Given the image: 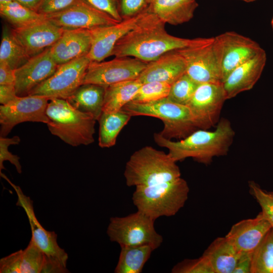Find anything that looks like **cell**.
<instances>
[{
    "label": "cell",
    "mask_w": 273,
    "mask_h": 273,
    "mask_svg": "<svg viewBox=\"0 0 273 273\" xmlns=\"http://www.w3.org/2000/svg\"><path fill=\"white\" fill-rule=\"evenodd\" d=\"M0 14L14 28L23 27L46 19V16L38 13L16 1L0 6Z\"/></svg>",
    "instance_id": "31"
},
{
    "label": "cell",
    "mask_w": 273,
    "mask_h": 273,
    "mask_svg": "<svg viewBox=\"0 0 273 273\" xmlns=\"http://www.w3.org/2000/svg\"><path fill=\"white\" fill-rule=\"evenodd\" d=\"M198 84L185 73L171 85L167 98L174 103L188 105Z\"/></svg>",
    "instance_id": "33"
},
{
    "label": "cell",
    "mask_w": 273,
    "mask_h": 273,
    "mask_svg": "<svg viewBox=\"0 0 273 273\" xmlns=\"http://www.w3.org/2000/svg\"><path fill=\"white\" fill-rule=\"evenodd\" d=\"M91 42L89 29H64L60 38L51 47L52 57L60 65L87 56Z\"/></svg>",
    "instance_id": "21"
},
{
    "label": "cell",
    "mask_w": 273,
    "mask_h": 273,
    "mask_svg": "<svg viewBox=\"0 0 273 273\" xmlns=\"http://www.w3.org/2000/svg\"><path fill=\"white\" fill-rule=\"evenodd\" d=\"M31 238L30 241L44 255L66 267L68 254L57 243V235L54 231L45 230L37 222L30 225Z\"/></svg>",
    "instance_id": "28"
},
{
    "label": "cell",
    "mask_w": 273,
    "mask_h": 273,
    "mask_svg": "<svg viewBox=\"0 0 273 273\" xmlns=\"http://www.w3.org/2000/svg\"><path fill=\"white\" fill-rule=\"evenodd\" d=\"M20 142V138L17 135L10 138L0 136V173H2L3 169H6L3 165L5 161H8L14 165L18 173L20 174L22 173V167L19 161L20 157L13 154L8 150V147L10 145H18Z\"/></svg>",
    "instance_id": "37"
},
{
    "label": "cell",
    "mask_w": 273,
    "mask_h": 273,
    "mask_svg": "<svg viewBox=\"0 0 273 273\" xmlns=\"http://www.w3.org/2000/svg\"><path fill=\"white\" fill-rule=\"evenodd\" d=\"M142 83L138 79L123 81L105 87L103 112H117L131 102Z\"/></svg>",
    "instance_id": "26"
},
{
    "label": "cell",
    "mask_w": 273,
    "mask_h": 273,
    "mask_svg": "<svg viewBox=\"0 0 273 273\" xmlns=\"http://www.w3.org/2000/svg\"><path fill=\"white\" fill-rule=\"evenodd\" d=\"M249 192L261 208L262 215L271 226L273 231V192L262 190L253 181L249 182Z\"/></svg>",
    "instance_id": "35"
},
{
    "label": "cell",
    "mask_w": 273,
    "mask_h": 273,
    "mask_svg": "<svg viewBox=\"0 0 273 273\" xmlns=\"http://www.w3.org/2000/svg\"><path fill=\"white\" fill-rule=\"evenodd\" d=\"M235 132L230 122L220 120L214 130L198 129L187 137L173 141L155 133V142L168 150V154L176 162L187 158L203 164H209L213 158L226 155L233 142Z\"/></svg>",
    "instance_id": "2"
},
{
    "label": "cell",
    "mask_w": 273,
    "mask_h": 273,
    "mask_svg": "<svg viewBox=\"0 0 273 273\" xmlns=\"http://www.w3.org/2000/svg\"><path fill=\"white\" fill-rule=\"evenodd\" d=\"M240 1H242L246 3H251V2H253L254 1H256L257 0H240Z\"/></svg>",
    "instance_id": "46"
},
{
    "label": "cell",
    "mask_w": 273,
    "mask_h": 273,
    "mask_svg": "<svg viewBox=\"0 0 273 273\" xmlns=\"http://www.w3.org/2000/svg\"><path fill=\"white\" fill-rule=\"evenodd\" d=\"M271 229L261 212L253 218L234 224L225 236L240 252H254Z\"/></svg>",
    "instance_id": "19"
},
{
    "label": "cell",
    "mask_w": 273,
    "mask_h": 273,
    "mask_svg": "<svg viewBox=\"0 0 273 273\" xmlns=\"http://www.w3.org/2000/svg\"><path fill=\"white\" fill-rule=\"evenodd\" d=\"M154 249L149 245L121 247L115 273H141Z\"/></svg>",
    "instance_id": "29"
},
{
    "label": "cell",
    "mask_w": 273,
    "mask_h": 273,
    "mask_svg": "<svg viewBox=\"0 0 273 273\" xmlns=\"http://www.w3.org/2000/svg\"><path fill=\"white\" fill-rule=\"evenodd\" d=\"M186 72L183 57L176 51L167 52L147 63L137 78L142 83L158 81L171 85Z\"/></svg>",
    "instance_id": "20"
},
{
    "label": "cell",
    "mask_w": 273,
    "mask_h": 273,
    "mask_svg": "<svg viewBox=\"0 0 273 273\" xmlns=\"http://www.w3.org/2000/svg\"><path fill=\"white\" fill-rule=\"evenodd\" d=\"M196 0H147V8L165 24L177 25L194 17Z\"/></svg>",
    "instance_id": "23"
},
{
    "label": "cell",
    "mask_w": 273,
    "mask_h": 273,
    "mask_svg": "<svg viewBox=\"0 0 273 273\" xmlns=\"http://www.w3.org/2000/svg\"><path fill=\"white\" fill-rule=\"evenodd\" d=\"M172 273H214L208 259L204 255L196 259H185L172 268Z\"/></svg>",
    "instance_id": "36"
},
{
    "label": "cell",
    "mask_w": 273,
    "mask_h": 273,
    "mask_svg": "<svg viewBox=\"0 0 273 273\" xmlns=\"http://www.w3.org/2000/svg\"><path fill=\"white\" fill-rule=\"evenodd\" d=\"M124 176L127 186L136 187L172 181L180 177L181 173L168 153L147 146L131 155Z\"/></svg>",
    "instance_id": "4"
},
{
    "label": "cell",
    "mask_w": 273,
    "mask_h": 273,
    "mask_svg": "<svg viewBox=\"0 0 273 273\" xmlns=\"http://www.w3.org/2000/svg\"><path fill=\"white\" fill-rule=\"evenodd\" d=\"M15 70L5 63H0V85L15 84Z\"/></svg>",
    "instance_id": "43"
},
{
    "label": "cell",
    "mask_w": 273,
    "mask_h": 273,
    "mask_svg": "<svg viewBox=\"0 0 273 273\" xmlns=\"http://www.w3.org/2000/svg\"><path fill=\"white\" fill-rule=\"evenodd\" d=\"M216 36L222 46V83L234 69L262 49L255 41L235 31H226Z\"/></svg>",
    "instance_id": "17"
},
{
    "label": "cell",
    "mask_w": 273,
    "mask_h": 273,
    "mask_svg": "<svg viewBox=\"0 0 273 273\" xmlns=\"http://www.w3.org/2000/svg\"><path fill=\"white\" fill-rule=\"evenodd\" d=\"M118 2L122 19L138 15L147 7V0H118Z\"/></svg>",
    "instance_id": "38"
},
{
    "label": "cell",
    "mask_w": 273,
    "mask_h": 273,
    "mask_svg": "<svg viewBox=\"0 0 273 273\" xmlns=\"http://www.w3.org/2000/svg\"><path fill=\"white\" fill-rule=\"evenodd\" d=\"M16 0H0V6H4L9 4Z\"/></svg>",
    "instance_id": "45"
},
{
    "label": "cell",
    "mask_w": 273,
    "mask_h": 273,
    "mask_svg": "<svg viewBox=\"0 0 273 273\" xmlns=\"http://www.w3.org/2000/svg\"><path fill=\"white\" fill-rule=\"evenodd\" d=\"M145 10L115 24L89 29L91 48L87 56L91 62H101L112 56L116 43L136 26L143 16Z\"/></svg>",
    "instance_id": "15"
},
{
    "label": "cell",
    "mask_w": 273,
    "mask_h": 273,
    "mask_svg": "<svg viewBox=\"0 0 273 273\" xmlns=\"http://www.w3.org/2000/svg\"><path fill=\"white\" fill-rule=\"evenodd\" d=\"M29 58L14 37L11 29L7 25L4 26L0 46V63L6 64L15 70Z\"/></svg>",
    "instance_id": "30"
},
{
    "label": "cell",
    "mask_w": 273,
    "mask_h": 273,
    "mask_svg": "<svg viewBox=\"0 0 273 273\" xmlns=\"http://www.w3.org/2000/svg\"><path fill=\"white\" fill-rule=\"evenodd\" d=\"M226 100L222 83H203L198 85L187 106L199 129H208L217 123Z\"/></svg>",
    "instance_id": "12"
},
{
    "label": "cell",
    "mask_w": 273,
    "mask_h": 273,
    "mask_svg": "<svg viewBox=\"0 0 273 273\" xmlns=\"http://www.w3.org/2000/svg\"><path fill=\"white\" fill-rule=\"evenodd\" d=\"M15 84L0 85V103L5 105L17 97Z\"/></svg>",
    "instance_id": "42"
},
{
    "label": "cell",
    "mask_w": 273,
    "mask_h": 273,
    "mask_svg": "<svg viewBox=\"0 0 273 273\" xmlns=\"http://www.w3.org/2000/svg\"><path fill=\"white\" fill-rule=\"evenodd\" d=\"M253 252H241L233 273H251Z\"/></svg>",
    "instance_id": "41"
},
{
    "label": "cell",
    "mask_w": 273,
    "mask_h": 273,
    "mask_svg": "<svg viewBox=\"0 0 273 273\" xmlns=\"http://www.w3.org/2000/svg\"><path fill=\"white\" fill-rule=\"evenodd\" d=\"M12 34L29 58L52 47L60 38L64 29L45 19L18 28H12Z\"/></svg>",
    "instance_id": "16"
},
{
    "label": "cell",
    "mask_w": 273,
    "mask_h": 273,
    "mask_svg": "<svg viewBox=\"0 0 273 273\" xmlns=\"http://www.w3.org/2000/svg\"><path fill=\"white\" fill-rule=\"evenodd\" d=\"M51 133L73 147L87 146L94 142L95 125L97 121L91 113L73 107L67 100H50L47 109Z\"/></svg>",
    "instance_id": "3"
},
{
    "label": "cell",
    "mask_w": 273,
    "mask_h": 273,
    "mask_svg": "<svg viewBox=\"0 0 273 273\" xmlns=\"http://www.w3.org/2000/svg\"><path fill=\"white\" fill-rule=\"evenodd\" d=\"M76 0H43L36 12L48 15L56 13L70 7Z\"/></svg>",
    "instance_id": "40"
},
{
    "label": "cell",
    "mask_w": 273,
    "mask_h": 273,
    "mask_svg": "<svg viewBox=\"0 0 273 273\" xmlns=\"http://www.w3.org/2000/svg\"><path fill=\"white\" fill-rule=\"evenodd\" d=\"M148 63L130 57H115L104 62H91L83 84H94L106 87L117 82L135 79Z\"/></svg>",
    "instance_id": "11"
},
{
    "label": "cell",
    "mask_w": 273,
    "mask_h": 273,
    "mask_svg": "<svg viewBox=\"0 0 273 273\" xmlns=\"http://www.w3.org/2000/svg\"><path fill=\"white\" fill-rule=\"evenodd\" d=\"M48 257L32 242L0 260L1 273L43 272Z\"/></svg>",
    "instance_id": "22"
},
{
    "label": "cell",
    "mask_w": 273,
    "mask_h": 273,
    "mask_svg": "<svg viewBox=\"0 0 273 273\" xmlns=\"http://www.w3.org/2000/svg\"><path fill=\"white\" fill-rule=\"evenodd\" d=\"M92 7L110 16L118 22L123 19L120 14L118 0H83Z\"/></svg>",
    "instance_id": "39"
},
{
    "label": "cell",
    "mask_w": 273,
    "mask_h": 273,
    "mask_svg": "<svg viewBox=\"0 0 273 273\" xmlns=\"http://www.w3.org/2000/svg\"><path fill=\"white\" fill-rule=\"evenodd\" d=\"M105 87L94 84H83L67 100L76 109L93 114L98 120L103 112Z\"/></svg>",
    "instance_id": "25"
},
{
    "label": "cell",
    "mask_w": 273,
    "mask_h": 273,
    "mask_svg": "<svg viewBox=\"0 0 273 273\" xmlns=\"http://www.w3.org/2000/svg\"><path fill=\"white\" fill-rule=\"evenodd\" d=\"M131 117L121 110L111 113L102 112L98 120L99 122V146L101 148L114 146L118 135Z\"/></svg>",
    "instance_id": "27"
},
{
    "label": "cell",
    "mask_w": 273,
    "mask_h": 273,
    "mask_svg": "<svg viewBox=\"0 0 273 273\" xmlns=\"http://www.w3.org/2000/svg\"><path fill=\"white\" fill-rule=\"evenodd\" d=\"M58 65L52 57L51 47L30 58L15 70L17 95H29L34 88L55 73Z\"/></svg>",
    "instance_id": "14"
},
{
    "label": "cell",
    "mask_w": 273,
    "mask_h": 273,
    "mask_svg": "<svg viewBox=\"0 0 273 273\" xmlns=\"http://www.w3.org/2000/svg\"><path fill=\"white\" fill-rule=\"evenodd\" d=\"M22 5L36 11L43 0H16Z\"/></svg>",
    "instance_id": "44"
},
{
    "label": "cell",
    "mask_w": 273,
    "mask_h": 273,
    "mask_svg": "<svg viewBox=\"0 0 273 273\" xmlns=\"http://www.w3.org/2000/svg\"><path fill=\"white\" fill-rule=\"evenodd\" d=\"M90 62L85 56L59 65L55 73L34 88L29 95L44 96L50 100H67L82 84Z\"/></svg>",
    "instance_id": "9"
},
{
    "label": "cell",
    "mask_w": 273,
    "mask_h": 273,
    "mask_svg": "<svg viewBox=\"0 0 273 273\" xmlns=\"http://www.w3.org/2000/svg\"><path fill=\"white\" fill-rule=\"evenodd\" d=\"M154 221L138 210L125 217L110 218L107 233L110 241L120 247L149 245L155 250L160 246L163 238L156 231Z\"/></svg>",
    "instance_id": "7"
},
{
    "label": "cell",
    "mask_w": 273,
    "mask_h": 273,
    "mask_svg": "<svg viewBox=\"0 0 273 273\" xmlns=\"http://www.w3.org/2000/svg\"><path fill=\"white\" fill-rule=\"evenodd\" d=\"M241 253L224 237L215 239L203 255L208 259L214 273H233Z\"/></svg>",
    "instance_id": "24"
},
{
    "label": "cell",
    "mask_w": 273,
    "mask_h": 273,
    "mask_svg": "<svg viewBox=\"0 0 273 273\" xmlns=\"http://www.w3.org/2000/svg\"><path fill=\"white\" fill-rule=\"evenodd\" d=\"M251 273H273L272 229L253 252Z\"/></svg>",
    "instance_id": "32"
},
{
    "label": "cell",
    "mask_w": 273,
    "mask_h": 273,
    "mask_svg": "<svg viewBox=\"0 0 273 273\" xmlns=\"http://www.w3.org/2000/svg\"><path fill=\"white\" fill-rule=\"evenodd\" d=\"M189 187L181 177L172 181L150 186H137L132 200L138 210L155 220L174 215L185 205Z\"/></svg>",
    "instance_id": "5"
},
{
    "label": "cell",
    "mask_w": 273,
    "mask_h": 273,
    "mask_svg": "<svg viewBox=\"0 0 273 273\" xmlns=\"http://www.w3.org/2000/svg\"><path fill=\"white\" fill-rule=\"evenodd\" d=\"M121 110L131 116H147L160 119L164 127L159 133L168 140L183 139L199 129L189 106L174 103L167 98L144 103L131 101Z\"/></svg>",
    "instance_id": "6"
},
{
    "label": "cell",
    "mask_w": 273,
    "mask_h": 273,
    "mask_svg": "<svg viewBox=\"0 0 273 273\" xmlns=\"http://www.w3.org/2000/svg\"><path fill=\"white\" fill-rule=\"evenodd\" d=\"M271 27H272V30H273V16H272V19L271 20Z\"/></svg>",
    "instance_id": "47"
},
{
    "label": "cell",
    "mask_w": 273,
    "mask_h": 273,
    "mask_svg": "<svg viewBox=\"0 0 273 273\" xmlns=\"http://www.w3.org/2000/svg\"><path fill=\"white\" fill-rule=\"evenodd\" d=\"M266 62L262 49L252 58L234 69L223 82L226 99L253 88L259 79Z\"/></svg>",
    "instance_id": "18"
},
{
    "label": "cell",
    "mask_w": 273,
    "mask_h": 273,
    "mask_svg": "<svg viewBox=\"0 0 273 273\" xmlns=\"http://www.w3.org/2000/svg\"><path fill=\"white\" fill-rule=\"evenodd\" d=\"M165 24L146 8L136 26L116 43L112 56L130 57L149 63L167 52L206 44L213 39L174 36L167 33Z\"/></svg>",
    "instance_id": "1"
},
{
    "label": "cell",
    "mask_w": 273,
    "mask_h": 273,
    "mask_svg": "<svg viewBox=\"0 0 273 273\" xmlns=\"http://www.w3.org/2000/svg\"><path fill=\"white\" fill-rule=\"evenodd\" d=\"M171 85L162 82L153 81L142 83L131 101L149 103L167 98Z\"/></svg>",
    "instance_id": "34"
},
{
    "label": "cell",
    "mask_w": 273,
    "mask_h": 273,
    "mask_svg": "<svg viewBox=\"0 0 273 273\" xmlns=\"http://www.w3.org/2000/svg\"><path fill=\"white\" fill-rule=\"evenodd\" d=\"M45 16L48 20L64 29L89 30L119 22L108 14L92 7L83 0H76L65 10Z\"/></svg>",
    "instance_id": "13"
},
{
    "label": "cell",
    "mask_w": 273,
    "mask_h": 273,
    "mask_svg": "<svg viewBox=\"0 0 273 273\" xmlns=\"http://www.w3.org/2000/svg\"><path fill=\"white\" fill-rule=\"evenodd\" d=\"M176 51L185 61L186 73L196 82L222 83V46L217 36L209 43Z\"/></svg>",
    "instance_id": "8"
},
{
    "label": "cell",
    "mask_w": 273,
    "mask_h": 273,
    "mask_svg": "<svg viewBox=\"0 0 273 273\" xmlns=\"http://www.w3.org/2000/svg\"><path fill=\"white\" fill-rule=\"evenodd\" d=\"M50 99L46 97L27 95L19 97L0 106L1 136H6L16 125L24 122L47 124V109Z\"/></svg>",
    "instance_id": "10"
}]
</instances>
